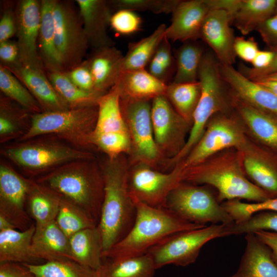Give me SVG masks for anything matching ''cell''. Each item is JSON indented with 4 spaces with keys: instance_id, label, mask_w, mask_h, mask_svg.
<instances>
[{
    "instance_id": "c3c4849f",
    "label": "cell",
    "mask_w": 277,
    "mask_h": 277,
    "mask_svg": "<svg viewBox=\"0 0 277 277\" xmlns=\"http://www.w3.org/2000/svg\"><path fill=\"white\" fill-rule=\"evenodd\" d=\"M142 21L134 11L120 9L113 14L110 26L116 33L122 35H130L141 29Z\"/></svg>"
},
{
    "instance_id": "6da1fadb",
    "label": "cell",
    "mask_w": 277,
    "mask_h": 277,
    "mask_svg": "<svg viewBox=\"0 0 277 277\" xmlns=\"http://www.w3.org/2000/svg\"><path fill=\"white\" fill-rule=\"evenodd\" d=\"M182 182L213 187L220 203L234 199L258 203L271 198L248 179L240 152L234 148L223 150L186 169Z\"/></svg>"
},
{
    "instance_id": "8992f818",
    "label": "cell",
    "mask_w": 277,
    "mask_h": 277,
    "mask_svg": "<svg viewBox=\"0 0 277 277\" xmlns=\"http://www.w3.org/2000/svg\"><path fill=\"white\" fill-rule=\"evenodd\" d=\"M97 105L33 114L30 128L18 140L54 134L77 148L84 150L91 144V135L97 117Z\"/></svg>"
},
{
    "instance_id": "4fadbf2b",
    "label": "cell",
    "mask_w": 277,
    "mask_h": 277,
    "mask_svg": "<svg viewBox=\"0 0 277 277\" xmlns=\"http://www.w3.org/2000/svg\"><path fill=\"white\" fill-rule=\"evenodd\" d=\"M182 170L177 166L163 173L146 165L128 173V183L132 197L150 207L165 208L170 192L182 182Z\"/></svg>"
},
{
    "instance_id": "ba28073f",
    "label": "cell",
    "mask_w": 277,
    "mask_h": 277,
    "mask_svg": "<svg viewBox=\"0 0 277 277\" xmlns=\"http://www.w3.org/2000/svg\"><path fill=\"white\" fill-rule=\"evenodd\" d=\"M1 153L29 174L46 173L66 163L91 160L92 154L85 150L56 141L28 140L1 149Z\"/></svg>"
},
{
    "instance_id": "5b68a950",
    "label": "cell",
    "mask_w": 277,
    "mask_h": 277,
    "mask_svg": "<svg viewBox=\"0 0 277 277\" xmlns=\"http://www.w3.org/2000/svg\"><path fill=\"white\" fill-rule=\"evenodd\" d=\"M198 78L201 87L200 100L188 138L181 150L172 159L170 163L173 164H177L187 155L201 138L212 116L233 109L229 91L227 92V86L221 75L220 63L213 53L204 52Z\"/></svg>"
},
{
    "instance_id": "f546056e",
    "label": "cell",
    "mask_w": 277,
    "mask_h": 277,
    "mask_svg": "<svg viewBox=\"0 0 277 277\" xmlns=\"http://www.w3.org/2000/svg\"><path fill=\"white\" fill-rule=\"evenodd\" d=\"M74 262L87 268L97 270L103 262V246L97 226L82 230L69 238Z\"/></svg>"
},
{
    "instance_id": "d6a6232c",
    "label": "cell",
    "mask_w": 277,
    "mask_h": 277,
    "mask_svg": "<svg viewBox=\"0 0 277 277\" xmlns=\"http://www.w3.org/2000/svg\"><path fill=\"white\" fill-rule=\"evenodd\" d=\"M97 107V117L93 133L129 134L121 109L120 91L116 85L100 97Z\"/></svg>"
},
{
    "instance_id": "4316f807",
    "label": "cell",
    "mask_w": 277,
    "mask_h": 277,
    "mask_svg": "<svg viewBox=\"0 0 277 277\" xmlns=\"http://www.w3.org/2000/svg\"><path fill=\"white\" fill-rule=\"evenodd\" d=\"M115 85L121 98L146 101L165 95L167 87L145 69L123 71Z\"/></svg>"
},
{
    "instance_id": "d590c367",
    "label": "cell",
    "mask_w": 277,
    "mask_h": 277,
    "mask_svg": "<svg viewBox=\"0 0 277 277\" xmlns=\"http://www.w3.org/2000/svg\"><path fill=\"white\" fill-rule=\"evenodd\" d=\"M166 28L165 24H161L149 36L138 42L129 43L124 56L123 71L144 69L165 37Z\"/></svg>"
},
{
    "instance_id": "7a4b0ae2",
    "label": "cell",
    "mask_w": 277,
    "mask_h": 277,
    "mask_svg": "<svg viewBox=\"0 0 277 277\" xmlns=\"http://www.w3.org/2000/svg\"><path fill=\"white\" fill-rule=\"evenodd\" d=\"M91 160H78L59 166L36 181L82 208L98 225L104 198L102 171Z\"/></svg>"
},
{
    "instance_id": "94428289",
    "label": "cell",
    "mask_w": 277,
    "mask_h": 277,
    "mask_svg": "<svg viewBox=\"0 0 277 277\" xmlns=\"http://www.w3.org/2000/svg\"><path fill=\"white\" fill-rule=\"evenodd\" d=\"M16 229L15 226L6 217L0 214V232Z\"/></svg>"
},
{
    "instance_id": "8d00e7d4",
    "label": "cell",
    "mask_w": 277,
    "mask_h": 277,
    "mask_svg": "<svg viewBox=\"0 0 277 277\" xmlns=\"http://www.w3.org/2000/svg\"><path fill=\"white\" fill-rule=\"evenodd\" d=\"M201 87L199 81L167 84L165 95L176 112L191 125L200 100Z\"/></svg>"
},
{
    "instance_id": "cb8c5ba5",
    "label": "cell",
    "mask_w": 277,
    "mask_h": 277,
    "mask_svg": "<svg viewBox=\"0 0 277 277\" xmlns=\"http://www.w3.org/2000/svg\"><path fill=\"white\" fill-rule=\"evenodd\" d=\"M31 254L37 262L73 261L69 239L57 225L55 221L36 226L32 238Z\"/></svg>"
},
{
    "instance_id": "277c9868",
    "label": "cell",
    "mask_w": 277,
    "mask_h": 277,
    "mask_svg": "<svg viewBox=\"0 0 277 277\" xmlns=\"http://www.w3.org/2000/svg\"><path fill=\"white\" fill-rule=\"evenodd\" d=\"M133 199L136 208L134 223L121 241L103 253V260L145 254L173 233L206 226L184 220L165 208L150 207Z\"/></svg>"
},
{
    "instance_id": "7402d4cb",
    "label": "cell",
    "mask_w": 277,
    "mask_h": 277,
    "mask_svg": "<svg viewBox=\"0 0 277 277\" xmlns=\"http://www.w3.org/2000/svg\"><path fill=\"white\" fill-rule=\"evenodd\" d=\"M230 96L233 108L248 135L259 144L277 151V115Z\"/></svg>"
},
{
    "instance_id": "44dd1931",
    "label": "cell",
    "mask_w": 277,
    "mask_h": 277,
    "mask_svg": "<svg viewBox=\"0 0 277 277\" xmlns=\"http://www.w3.org/2000/svg\"><path fill=\"white\" fill-rule=\"evenodd\" d=\"M209 10L205 0L180 1L166 28V37L169 41L184 43L200 38L201 28Z\"/></svg>"
},
{
    "instance_id": "9f6ffc18",
    "label": "cell",
    "mask_w": 277,
    "mask_h": 277,
    "mask_svg": "<svg viewBox=\"0 0 277 277\" xmlns=\"http://www.w3.org/2000/svg\"><path fill=\"white\" fill-rule=\"evenodd\" d=\"M274 52V56L270 64L267 67L257 69L240 64L239 71L251 80H254L265 76L277 72V49L271 50Z\"/></svg>"
},
{
    "instance_id": "ab89813d",
    "label": "cell",
    "mask_w": 277,
    "mask_h": 277,
    "mask_svg": "<svg viewBox=\"0 0 277 277\" xmlns=\"http://www.w3.org/2000/svg\"><path fill=\"white\" fill-rule=\"evenodd\" d=\"M55 222L69 239L82 230L97 226L82 208L62 196Z\"/></svg>"
},
{
    "instance_id": "1f68e13d",
    "label": "cell",
    "mask_w": 277,
    "mask_h": 277,
    "mask_svg": "<svg viewBox=\"0 0 277 277\" xmlns=\"http://www.w3.org/2000/svg\"><path fill=\"white\" fill-rule=\"evenodd\" d=\"M35 225L32 223L24 230L16 229L0 232V263L37 264L31 247Z\"/></svg>"
},
{
    "instance_id": "9c48e42d",
    "label": "cell",
    "mask_w": 277,
    "mask_h": 277,
    "mask_svg": "<svg viewBox=\"0 0 277 277\" xmlns=\"http://www.w3.org/2000/svg\"><path fill=\"white\" fill-rule=\"evenodd\" d=\"M230 235L228 225L224 224H211L181 231L165 238L147 253L152 258L156 269L170 264L185 267L195 262L206 243Z\"/></svg>"
},
{
    "instance_id": "5bb4252c",
    "label": "cell",
    "mask_w": 277,
    "mask_h": 277,
    "mask_svg": "<svg viewBox=\"0 0 277 277\" xmlns=\"http://www.w3.org/2000/svg\"><path fill=\"white\" fill-rule=\"evenodd\" d=\"M151 121L155 143L161 152L174 157L183 148L191 125L175 110L165 95L152 100Z\"/></svg>"
},
{
    "instance_id": "83f0119b",
    "label": "cell",
    "mask_w": 277,
    "mask_h": 277,
    "mask_svg": "<svg viewBox=\"0 0 277 277\" xmlns=\"http://www.w3.org/2000/svg\"><path fill=\"white\" fill-rule=\"evenodd\" d=\"M276 0H235L228 14L231 23L246 35L276 12Z\"/></svg>"
},
{
    "instance_id": "74e56055",
    "label": "cell",
    "mask_w": 277,
    "mask_h": 277,
    "mask_svg": "<svg viewBox=\"0 0 277 277\" xmlns=\"http://www.w3.org/2000/svg\"><path fill=\"white\" fill-rule=\"evenodd\" d=\"M46 73L58 95L70 108L97 105L98 100L103 95L81 89L71 81L65 72Z\"/></svg>"
},
{
    "instance_id": "7dc6e473",
    "label": "cell",
    "mask_w": 277,
    "mask_h": 277,
    "mask_svg": "<svg viewBox=\"0 0 277 277\" xmlns=\"http://www.w3.org/2000/svg\"><path fill=\"white\" fill-rule=\"evenodd\" d=\"M111 7L117 10L127 9L150 11L155 14L172 13L180 3L179 0H113L109 1Z\"/></svg>"
},
{
    "instance_id": "f5cc1de1",
    "label": "cell",
    "mask_w": 277,
    "mask_h": 277,
    "mask_svg": "<svg viewBox=\"0 0 277 277\" xmlns=\"http://www.w3.org/2000/svg\"><path fill=\"white\" fill-rule=\"evenodd\" d=\"M234 50L236 56L251 63L260 50L258 43L253 38L245 39L243 36L235 37Z\"/></svg>"
},
{
    "instance_id": "11a10c76",
    "label": "cell",
    "mask_w": 277,
    "mask_h": 277,
    "mask_svg": "<svg viewBox=\"0 0 277 277\" xmlns=\"http://www.w3.org/2000/svg\"><path fill=\"white\" fill-rule=\"evenodd\" d=\"M0 277H34L25 264L15 262L0 263Z\"/></svg>"
},
{
    "instance_id": "6f0895ef",
    "label": "cell",
    "mask_w": 277,
    "mask_h": 277,
    "mask_svg": "<svg viewBox=\"0 0 277 277\" xmlns=\"http://www.w3.org/2000/svg\"><path fill=\"white\" fill-rule=\"evenodd\" d=\"M254 233L262 243L269 248L272 258L277 265V232L259 230Z\"/></svg>"
},
{
    "instance_id": "e0dca14e",
    "label": "cell",
    "mask_w": 277,
    "mask_h": 277,
    "mask_svg": "<svg viewBox=\"0 0 277 277\" xmlns=\"http://www.w3.org/2000/svg\"><path fill=\"white\" fill-rule=\"evenodd\" d=\"M238 149L248 179L271 198L276 197L277 157L248 135Z\"/></svg>"
},
{
    "instance_id": "30bf717a",
    "label": "cell",
    "mask_w": 277,
    "mask_h": 277,
    "mask_svg": "<svg viewBox=\"0 0 277 277\" xmlns=\"http://www.w3.org/2000/svg\"><path fill=\"white\" fill-rule=\"evenodd\" d=\"M247 135L243 123L236 112L234 114L231 111L216 113L209 121L196 144L176 165L184 171L223 150L239 148L245 142Z\"/></svg>"
},
{
    "instance_id": "d4e9b609",
    "label": "cell",
    "mask_w": 277,
    "mask_h": 277,
    "mask_svg": "<svg viewBox=\"0 0 277 277\" xmlns=\"http://www.w3.org/2000/svg\"><path fill=\"white\" fill-rule=\"evenodd\" d=\"M124 56L120 50L111 46L94 49L86 60L98 93L104 94L116 84L123 71Z\"/></svg>"
},
{
    "instance_id": "db71d44e",
    "label": "cell",
    "mask_w": 277,
    "mask_h": 277,
    "mask_svg": "<svg viewBox=\"0 0 277 277\" xmlns=\"http://www.w3.org/2000/svg\"><path fill=\"white\" fill-rule=\"evenodd\" d=\"M0 59L2 65L9 66L19 62L18 48L16 42L7 40L0 42Z\"/></svg>"
},
{
    "instance_id": "f1b7e54d",
    "label": "cell",
    "mask_w": 277,
    "mask_h": 277,
    "mask_svg": "<svg viewBox=\"0 0 277 277\" xmlns=\"http://www.w3.org/2000/svg\"><path fill=\"white\" fill-rule=\"evenodd\" d=\"M38 44L39 55L46 72H65L56 48L53 8L55 0H42Z\"/></svg>"
},
{
    "instance_id": "681fc988",
    "label": "cell",
    "mask_w": 277,
    "mask_h": 277,
    "mask_svg": "<svg viewBox=\"0 0 277 277\" xmlns=\"http://www.w3.org/2000/svg\"><path fill=\"white\" fill-rule=\"evenodd\" d=\"M65 73L71 81L81 89L98 93L95 91L93 77L87 60L83 61L80 65Z\"/></svg>"
},
{
    "instance_id": "ffe728a7",
    "label": "cell",
    "mask_w": 277,
    "mask_h": 277,
    "mask_svg": "<svg viewBox=\"0 0 277 277\" xmlns=\"http://www.w3.org/2000/svg\"><path fill=\"white\" fill-rule=\"evenodd\" d=\"M4 66L29 90L39 103L42 112L62 111L70 108L55 90L45 70L31 67L20 61L13 65Z\"/></svg>"
},
{
    "instance_id": "ac0fdd59",
    "label": "cell",
    "mask_w": 277,
    "mask_h": 277,
    "mask_svg": "<svg viewBox=\"0 0 277 277\" xmlns=\"http://www.w3.org/2000/svg\"><path fill=\"white\" fill-rule=\"evenodd\" d=\"M230 17L225 10L210 9L203 22L200 38L212 49L219 63L232 66L235 62V37L230 27Z\"/></svg>"
},
{
    "instance_id": "2e32d148",
    "label": "cell",
    "mask_w": 277,
    "mask_h": 277,
    "mask_svg": "<svg viewBox=\"0 0 277 277\" xmlns=\"http://www.w3.org/2000/svg\"><path fill=\"white\" fill-rule=\"evenodd\" d=\"M15 10L16 42L18 48L19 61L31 67L45 70L37 51L41 19V2L22 0L17 2Z\"/></svg>"
},
{
    "instance_id": "3957f363",
    "label": "cell",
    "mask_w": 277,
    "mask_h": 277,
    "mask_svg": "<svg viewBox=\"0 0 277 277\" xmlns=\"http://www.w3.org/2000/svg\"><path fill=\"white\" fill-rule=\"evenodd\" d=\"M117 159L109 160L102 171L104 198L97 227L102 238L103 253L128 233L136 214L135 203L128 187V173Z\"/></svg>"
},
{
    "instance_id": "91938a15",
    "label": "cell",
    "mask_w": 277,
    "mask_h": 277,
    "mask_svg": "<svg viewBox=\"0 0 277 277\" xmlns=\"http://www.w3.org/2000/svg\"><path fill=\"white\" fill-rule=\"evenodd\" d=\"M253 81L268 89L277 96V81L263 79L254 80Z\"/></svg>"
},
{
    "instance_id": "f35d334b",
    "label": "cell",
    "mask_w": 277,
    "mask_h": 277,
    "mask_svg": "<svg viewBox=\"0 0 277 277\" xmlns=\"http://www.w3.org/2000/svg\"><path fill=\"white\" fill-rule=\"evenodd\" d=\"M195 41L185 42L176 51V70L172 83H185L199 81V70L204 48Z\"/></svg>"
},
{
    "instance_id": "816d5d0a",
    "label": "cell",
    "mask_w": 277,
    "mask_h": 277,
    "mask_svg": "<svg viewBox=\"0 0 277 277\" xmlns=\"http://www.w3.org/2000/svg\"><path fill=\"white\" fill-rule=\"evenodd\" d=\"M270 50L277 49V11L256 29Z\"/></svg>"
},
{
    "instance_id": "f6af8a7d",
    "label": "cell",
    "mask_w": 277,
    "mask_h": 277,
    "mask_svg": "<svg viewBox=\"0 0 277 277\" xmlns=\"http://www.w3.org/2000/svg\"><path fill=\"white\" fill-rule=\"evenodd\" d=\"M223 206L234 222H240L253 214L264 211L277 212V196L258 203H247L234 199L225 201Z\"/></svg>"
},
{
    "instance_id": "f907efd6",
    "label": "cell",
    "mask_w": 277,
    "mask_h": 277,
    "mask_svg": "<svg viewBox=\"0 0 277 277\" xmlns=\"http://www.w3.org/2000/svg\"><path fill=\"white\" fill-rule=\"evenodd\" d=\"M16 30L15 10L12 5L6 4L0 21V42L9 40L15 35Z\"/></svg>"
},
{
    "instance_id": "6125c7cd",
    "label": "cell",
    "mask_w": 277,
    "mask_h": 277,
    "mask_svg": "<svg viewBox=\"0 0 277 277\" xmlns=\"http://www.w3.org/2000/svg\"><path fill=\"white\" fill-rule=\"evenodd\" d=\"M260 79L277 81V72L265 76L264 77H261V78H259L254 80H260ZM252 81H254V80H252Z\"/></svg>"
},
{
    "instance_id": "be15d7a7",
    "label": "cell",
    "mask_w": 277,
    "mask_h": 277,
    "mask_svg": "<svg viewBox=\"0 0 277 277\" xmlns=\"http://www.w3.org/2000/svg\"><path fill=\"white\" fill-rule=\"evenodd\" d=\"M276 11H277V9H276Z\"/></svg>"
},
{
    "instance_id": "603a6c76",
    "label": "cell",
    "mask_w": 277,
    "mask_h": 277,
    "mask_svg": "<svg viewBox=\"0 0 277 277\" xmlns=\"http://www.w3.org/2000/svg\"><path fill=\"white\" fill-rule=\"evenodd\" d=\"M89 46L93 49L114 46L107 33L112 16L109 1L76 0Z\"/></svg>"
},
{
    "instance_id": "bcb514c9",
    "label": "cell",
    "mask_w": 277,
    "mask_h": 277,
    "mask_svg": "<svg viewBox=\"0 0 277 277\" xmlns=\"http://www.w3.org/2000/svg\"><path fill=\"white\" fill-rule=\"evenodd\" d=\"M90 140L92 145L97 147L105 152L111 160L117 158L124 152L130 151L131 149L129 133H92Z\"/></svg>"
},
{
    "instance_id": "8fae6325",
    "label": "cell",
    "mask_w": 277,
    "mask_h": 277,
    "mask_svg": "<svg viewBox=\"0 0 277 277\" xmlns=\"http://www.w3.org/2000/svg\"><path fill=\"white\" fill-rule=\"evenodd\" d=\"M53 17L56 46L66 72L83 61L89 44L79 9L73 2L55 0Z\"/></svg>"
},
{
    "instance_id": "7c38bea8",
    "label": "cell",
    "mask_w": 277,
    "mask_h": 277,
    "mask_svg": "<svg viewBox=\"0 0 277 277\" xmlns=\"http://www.w3.org/2000/svg\"><path fill=\"white\" fill-rule=\"evenodd\" d=\"M122 111L128 126L134 159L147 165L158 160L149 101L121 98Z\"/></svg>"
},
{
    "instance_id": "7bdbcfd3",
    "label": "cell",
    "mask_w": 277,
    "mask_h": 277,
    "mask_svg": "<svg viewBox=\"0 0 277 277\" xmlns=\"http://www.w3.org/2000/svg\"><path fill=\"white\" fill-rule=\"evenodd\" d=\"M148 65V71L156 78L166 84L167 81L175 72V59L172 55L170 41L165 36L159 45Z\"/></svg>"
},
{
    "instance_id": "d6986e66",
    "label": "cell",
    "mask_w": 277,
    "mask_h": 277,
    "mask_svg": "<svg viewBox=\"0 0 277 277\" xmlns=\"http://www.w3.org/2000/svg\"><path fill=\"white\" fill-rule=\"evenodd\" d=\"M220 68L231 96L252 107L277 115V96L273 93L244 76L233 66L220 64Z\"/></svg>"
},
{
    "instance_id": "60d3db41",
    "label": "cell",
    "mask_w": 277,
    "mask_h": 277,
    "mask_svg": "<svg viewBox=\"0 0 277 277\" xmlns=\"http://www.w3.org/2000/svg\"><path fill=\"white\" fill-rule=\"evenodd\" d=\"M0 89L5 96L31 114L42 112L41 106L23 83L6 67L0 65Z\"/></svg>"
},
{
    "instance_id": "9a60e30c",
    "label": "cell",
    "mask_w": 277,
    "mask_h": 277,
    "mask_svg": "<svg viewBox=\"0 0 277 277\" xmlns=\"http://www.w3.org/2000/svg\"><path fill=\"white\" fill-rule=\"evenodd\" d=\"M30 181L5 163H1L0 214L19 230L27 229L32 224L26 209Z\"/></svg>"
},
{
    "instance_id": "484cf974",
    "label": "cell",
    "mask_w": 277,
    "mask_h": 277,
    "mask_svg": "<svg viewBox=\"0 0 277 277\" xmlns=\"http://www.w3.org/2000/svg\"><path fill=\"white\" fill-rule=\"evenodd\" d=\"M246 246L237 271L229 277H277L270 250L254 233L246 234Z\"/></svg>"
},
{
    "instance_id": "836d02e7",
    "label": "cell",
    "mask_w": 277,
    "mask_h": 277,
    "mask_svg": "<svg viewBox=\"0 0 277 277\" xmlns=\"http://www.w3.org/2000/svg\"><path fill=\"white\" fill-rule=\"evenodd\" d=\"M105 259L106 261L103 260L101 266L96 271L97 277H154L156 270L148 253Z\"/></svg>"
},
{
    "instance_id": "680465c9",
    "label": "cell",
    "mask_w": 277,
    "mask_h": 277,
    "mask_svg": "<svg viewBox=\"0 0 277 277\" xmlns=\"http://www.w3.org/2000/svg\"><path fill=\"white\" fill-rule=\"evenodd\" d=\"M274 56L273 51L259 50L251 62L252 68L261 69L268 67Z\"/></svg>"
},
{
    "instance_id": "e575fe53",
    "label": "cell",
    "mask_w": 277,
    "mask_h": 277,
    "mask_svg": "<svg viewBox=\"0 0 277 277\" xmlns=\"http://www.w3.org/2000/svg\"><path fill=\"white\" fill-rule=\"evenodd\" d=\"M6 96L0 99V142L22 137L30 128L32 115Z\"/></svg>"
},
{
    "instance_id": "b9f144b4",
    "label": "cell",
    "mask_w": 277,
    "mask_h": 277,
    "mask_svg": "<svg viewBox=\"0 0 277 277\" xmlns=\"http://www.w3.org/2000/svg\"><path fill=\"white\" fill-rule=\"evenodd\" d=\"M34 277H97L96 271L73 261H47L42 264H24Z\"/></svg>"
},
{
    "instance_id": "ee69618b",
    "label": "cell",
    "mask_w": 277,
    "mask_h": 277,
    "mask_svg": "<svg viewBox=\"0 0 277 277\" xmlns=\"http://www.w3.org/2000/svg\"><path fill=\"white\" fill-rule=\"evenodd\" d=\"M230 234L254 233L259 230L277 232V212L264 211L256 213L240 222L228 225Z\"/></svg>"
},
{
    "instance_id": "52a82bcc",
    "label": "cell",
    "mask_w": 277,
    "mask_h": 277,
    "mask_svg": "<svg viewBox=\"0 0 277 277\" xmlns=\"http://www.w3.org/2000/svg\"><path fill=\"white\" fill-rule=\"evenodd\" d=\"M208 185L180 183L169 194L165 208L189 222L202 226L230 225L234 221Z\"/></svg>"
},
{
    "instance_id": "4dcf8cb0",
    "label": "cell",
    "mask_w": 277,
    "mask_h": 277,
    "mask_svg": "<svg viewBox=\"0 0 277 277\" xmlns=\"http://www.w3.org/2000/svg\"><path fill=\"white\" fill-rule=\"evenodd\" d=\"M61 199L58 193L31 180L27 204L28 213L36 226L55 221Z\"/></svg>"
}]
</instances>
